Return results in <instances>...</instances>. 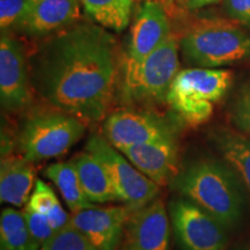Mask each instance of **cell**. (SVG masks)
I'll use <instances>...</instances> for the list:
<instances>
[{
  "label": "cell",
  "mask_w": 250,
  "mask_h": 250,
  "mask_svg": "<svg viewBox=\"0 0 250 250\" xmlns=\"http://www.w3.org/2000/svg\"><path fill=\"white\" fill-rule=\"evenodd\" d=\"M33 90L85 123L104 120L117 77L116 42L103 28L76 22L48 36L28 59Z\"/></svg>",
  "instance_id": "obj_1"
},
{
  "label": "cell",
  "mask_w": 250,
  "mask_h": 250,
  "mask_svg": "<svg viewBox=\"0 0 250 250\" xmlns=\"http://www.w3.org/2000/svg\"><path fill=\"white\" fill-rule=\"evenodd\" d=\"M169 186L225 227H234L241 220L246 189L227 162L211 158L197 159L180 168Z\"/></svg>",
  "instance_id": "obj_2"
},
{
  "label": "cell",
  "mask_w": 250,
  "mask_h": 250,
  "mask_svg": "<svg viewBox=\"0 0 250 250\" xmlns=\"http://www.w3.org/2000/svg\"><path fill=\"white\" fill-rule=\"evenodd\" d=\"M180 51L196 67L233 65L250 61V35L233 19H197L180 36Z\"/></svg>",
  "instance_id": "obj_3"
},
{
  "label": "cell",
  "mask_w": 250,
  "mask_h": 250,
  "mask_svg": "<svg viewBox=\"0 0 250 250\" xmlns=\"http://www.w3.org/2000/svg\"><path fill=\"white\" fill-rule=\"evenodd\" d=\"M232 83L230 70L186 68L174 79L166 102L187 123L203 124L210 120L214 103L224 98Z\"/></svg>",
  "instance_id": "obj_4"
},
{
  "label": "cell",
  "mask_w": 250,
  "mask_h": 250,
  "mask_svg": "<svg viewBox=\"0 0 250 250\" xmlns=\"http://www.w3.org/2000/svg\"><path fill=\"white\" fill-rule=\"evenodd\" d=\"M85 132V122L52 108L35 112L23 122L18 134V148L31 162L46 160L68 151Z\"/></svg>",
  "instance_id": "obj_5"
},
{
  "label": "cell",
  "mask_w": 250,
  "mask_h": 250,
  "mask_svg": "<svg viewBox=\"0 0 250 250\" xmlns=\"http://www.w3.org/2000/svg\"><path fill=\"white\" fill-rule=\"evenodd\" d=\"M180 36L174 31L142 64L123 67L124 93L132 100L162 101L180 70Z\"/></svg>",
  "instance_id": "obj_6"
},
{
  "label": "cell",
  "mask_w": 250,
  "mask_h": 250,
  "mask_svg": "<svg viewBox=\"0 0 250 250\" xmlns=\"http://www.w3.org/2000/svg\"><path fill=\"white\" fill-rule=\"evenodd\" d=\"M86 149L105 168L118 202L137 211L156 199L160 187L137 169L105 137L94 134L88 139Z\"/></svg>",
  "instance_id": "obj_7"
},
{
  "label": "cell",
  "mask_w": 250,
  "mask_h": 250,
  "mask_svg": "<svg viewBox=\"0 0 250 250\" xmlns=\"http://www.w3.org/2000/svg\"><path fill=\"white\" fill-rule=\"evenodd\" d=\"M174 235L183 250H224L227 236L223 224L201 206L181 196L169 204Z\"/></svg>",
  "instance_id": "obj_8"
},
{
  "label": "cell",
  "mask_w": 250,
  "mask_h": 250,
  "mask_svg": "<svg viewBox=\"0 0 250 250\" xmlns=\"http://www.w3.org/2000/svg\"><path fill=\"white\" fill-rule=\"evenodd\" d=\"M105 139L118 151L139 144L173 138L177 126L168 118L156 114L136 110H117L104 120Z\"/></svg>",
  "instance_id": "obj_9"
},
{
  "label": "cell",
  "mask_w": 250,
  "mask_h": 250,
  "mask_svg": "<svg viewBox=\"0 0 250 250\" xmlns=\"http://www.w3.org/2000/svg\"><path fill=\"white\" fill-rule=\"evenodd\" d=\"M28 59L18 40L2 34L0 39V101L6 111L18 112L31 103Z\"/></svg>",
  "instance_id": "obj_10"
},
{
  "label": "cell",
  "mask_w": 250,
  "mask_h": 250,
  "mask_svg": "<svg viewBox=\"0 0 250 250\" xmlns=\"http://www.w3.org/2000/svg\"><path fill=\"white\" fill-rule=\"evenodd\" d=\"M170 219L162 199L133 211L125 225L121 250H169Z\"/></svg>",
  "instance_id": "obj_11"
},
{
  "label": "cell",
  "mask_w": 250,
  "mask_h": 250,
  "mask_svg": "<svg viewBox=\"0 0 250 250\" xmlns=\"http://www.w3.org/2000/svg\"><path fill=\"white\" fill-rule=\"evenodd\" d=\"M171 26L160 1L147 0L140 6L131 28L124 66L142 64L170 35Z\"/></svg>",
  "instance_id": "obj_12"
},
{
  "label": "cell",
  "mask_w": 250,
  "mask_h": 250,
  "mask_svg": "<svg viewBox=\"0 0 250 250\" xmlns=\"http://www.w3.org/2000/svg\"><path fill=\"white\" fill-rule=\"evenodd\" d=\"M132 210L124 206L90 208L71 214L70 225L83 233L99 250H116Z\"/></svg>",
  "instance_id": "obj_13"
},
{
  "label": "cell",
  "mask_w": 250,
  "mask_h": 250,
  "mask_svg": "<svg viewBox=\"0 0 250 250\" xmlns=\"http://www.w3.org/2000/svg\"><path fill=\"white\" fill-rule=\"evenodd\" d=\"M121 152L137 169L160 188L169 186L180 170L176 137L133 145Z\"/></svg>",
  "instance_id": "obj_14"
},
{
  "label": "cell",
  "mask_w": 250,
  "mask_h": 250,
  "mask_svg": "<svg viewBox=\"0 0 250 250\" xmlns=\"http://www.w3.org/2000/svg\"><path fill=\"white\" fill-rule=\"evenodd\" d=\"M80 0H34L29 9L15 27L33 37H48L80 18Z\"/></svg>",
  "instance_id": "obj_15"
},
{
  "label": "cell",
  "mask_w": 250,
  "mask_h": 250,
  "mask_svg": "<svg viewBox=\"0 0 250 250\" xmlns=\"http://www.w3.org/2000/svg\"><path fill=\"white\" fill-rule=\"evenodd\" d=\"M35 168L24 156H2L0 165V201L15 208L27 205L33 193Z\"/></svg>",
  "instance_id": "obj_16"
},
{
  "label": "cell",
  "mask_w": 250,
  "mask_h": 250,
  "mask_svg": "<svg viewBox=\"0 0 250 250\" xmlns=\"http://www.w3.org/2000/svg\"><path fill=\"white\" fill-rule=\"evenodd\" d=\"M72 161L79 174L83 191L90 202L94 204L118 202L107 170L92 153L85 149V152L74 155Z\"/></svg>",
  "instance_id": "obj_17"
},
{
  "label": "cell",
  "mask_w": 250,
  "mask_h": 250,
  "mask_svg": "<svg viewBox=\"0 0 250 250\" xmlns=\"http://www.w3.org/2000/svg\"><path fill=\"white\" fill-rule=\"evenodd\" d=\"M212 138L225 162L235 171L250 197V137L229 129H218Z\"/></svg>",
  "instance_id": "obj_18"
},
{
  "label": "cell",
  "mask_w": 250,
  "mask_h": 250,
  "mask_svg": "<svg viewBox=\"0 0 250 250\" xmlns=\"http://www.w3.org/2000/svg\"><path fill=\"white\" fill-rule=\"evenodd\" d=\"M44 174L58 188L72 213H77L95 206L94 203L87 198L81 186L79 174L72 160L49 165L45 168Z\"/></svg>",
  "instance_id": "obj_19"
},
{
  "label": "cell",
  "mask_w": 250,
  "mask_h": 250,
  "mask_svg": "<svg viewBox=\"0 0 250 250\" xmlns=\"http://www.w3.org/2000/svg\"><path fill=\"white\" fill-rule=\"evenodd\" d=\"M0 249L40 250L41 246L31 235L23 212L5 208L0 215Z\"/></svg>",
  "instance_id": "obj_20"
},
{
  "label": "cell",
  "mask_w": 250,
  "mask_h": 250,
  "mask_svg": "<svg viewBox=\"0 0 250 250\" xmlns=\"http://www.w3.org/2000/svg\"><path fill=\"white\" fill-rule=\"evenodd\" d=\"M83 9L101 27L122 31L130 23L132 0H80Z\"/></svg>",
  "instance_id": "obj_21"
},
{
  "label": "cell",
  "mask_w": 250,
  "mask_h": 250,
  "mask_svg": "<svg viewBox=\"0 0 250 250\" xmlns=\"http://www.w3.org/2000/svg\"><path fill=\"white\" fill-rule=\"evenodd\" d=\"M27 205L46 217L56 232L70 225L71 215L62 208L54 189L44 181L36 180L35 188Z\"/></svg>",
  "instance_id": "obj_22"
},
{
  "label": "cell",
  "mask_w": 250,
  "mask_h": 250,
  "mask_svg": "<svg viewBox=\"0 0 250 250\" xmlns=\"http://www.w3.org/2000/svg\"><path fill=\"white\" fill-rule=\"evenodd\" d=\"M40 250H99L79 230L68 225L58 230Z\"/></svg>",
  "instance_id": "obj_23"
},
{
  "label": "cell",
  "mask_w": 250,
  "mask_h": 250,
  "mask_svg": "<svg viewBox=\"0 0 250 250\" xmlns=\"http://www.w3.org/2000/svg\"><path fill=\"white\" fill-rule=\"evenodd\" d=\"M230 121L240 132L250 137V81L246 83L230 107Z\"/></svg>",
  "instance_id": "obj_24"
},
{
  "label": "cell",
  "mask_w": 250,
  "mask_h": 250,
  "mask_svg": "<svg viewBox=\"0 0 250 250\" xmlns=\"http://www.w3.org/2000/svg\"><path fill=\"white\" fill-rule=\"evenodd\" d=\"M34 0H0L1 30L15 28L29 9Z\"/></svg>",
  "instance_id": "obj_25"
},
{
  "label": "cell",
  "mask_w": 250,
  "mask_h": 250,
  "mask_svg": "<svg viewBox=\"0 0 250 250\" xmlns=\"http://www.w3.org/2000/svg\"><path fill=\"white\" fill-rule=\"evenodd\" d=\"M22 212L24 214V218H26L28 228H29L31 235L39 242L41 247L57 233L52 228L51 225H50L46 217L39 213V212H36L35 210H33L28 205H26V208H24Z\"/></svg>",
  "instance_id": "obj_26"
},
{
  "label": "cell",
  "mask_w": 250,
  "mask_h": 250,
  "mask_svg": "<svg viewBox=\"0 0 250 250\" xmlns=\"http://www.w3.org/2000/svg\"><path fill=\"white\" fill-rule=\"evenodd\" d=\"M224 7L233 20L250 27V0H224Z\"/></svg>",
  "instance_id": "obj_27"
},
{
  "label": "cell",
  "mask_w": 250,
  "mask_h": 250,
  "mask_svg": "<svg viewBox=\"0 0 250 250\" xmlns=\"http://www.w3.org/2000/svg\"><path fill=\"white\" fill-rule=\"evenodd\" d=\"M221 1V0H180V2L187 9H199L205 7V6L215 4V2Z\"/></svg>",
  "instance_id": "obj_28"
}]
</instances>
